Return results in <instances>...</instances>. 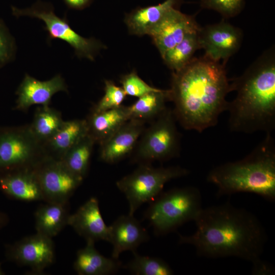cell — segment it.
<instances>
[{"mask_svg": "<svg viewBox=\"0 0 275 275\" xmlns=\"http://www.w3.org/2000/svg\"><path fill=\"white\" fill-rule=\"evenodd\" d=\"M194 222L195 232L189 236L179 235V243L193 245L199 256L238 257L252 262L253 271L266 264L260 258L266 233L252 213L228 202L203 208Z\"/></svg>", "mask_w": 275, "mask_h": 275, "instance_id": "1", "label": "cell"}, {"mask_svg": "<svg viewBox=\"0 0 275 275\" xmlns=\"http://www.w3.org/2000/svg\"><path fill=\"white\" fill-rule=\"evenodd\" d=\"M225 65L204 54L172 72L169 98L176 120L185 129L202 132L215 126L227 111L226 97L232 90Z\"/></svg>", "mask_w": 275, "mask_h": 275, "instance_id": "2", "label": "cell"}, {"mask_svg": "<svg viewBox=\"0 0 275 275\" xmlns=\"http://www.w3.org/2000/svg\"><path fill=\"white\" fill-rule=\"evenodd\" d=\"M235 98L228 102L232 131L271 133L275 129V54L266 50L231 82Z\"/></svg>", "mask_w": 275, "mask_h": 275, "instance_id": "3", "label": "cell"}, {"mask_svg": "<svg viewBox=\"0 0 275 275\" xmlns=\"http://www.w3.org/2000/svg\"><path fill=\"white\" fill-rule=\"evenodd\" d=\"M207 181L217 188V196L251 193L275 200V142L271 133L244 158L213 168Z\"/></svg>", "mask_w": 275, "mask_h": 275, "instance_id": "4", "label": "cell"}, {"mask_svg": "<svg viewBox=\"0 0 275 275\" xmlns=\"http://www.w3.org/2000/svg\"><path fill=\"white\" fill-rule=\"evenodd\" d=\"M150 203L144 217L157 235L167 234L185 223L194 221L203 208L201 193L193 186L162 191Z\"/></svg>", "mask_w": 275, "mask_h": 275, "instance_id": "5", "label": "cell"}, {"mask_svg": "<svg viewBox=\"0 0 275 275\" xmlns=\"http://www.w3.org/2000/svg\"><path fill=\"white\" fill-rule=\"evenodd\" d=\"M189 171L179 166L154 168L141 165L133 172L116 182L129 204V214L134 215L143 204L151 202L162 191L168 181L187 175Z\"/></svg>", "mask_w": 275, "mask_h": 275, "instance_id": "6", "label": "cell"}, {"mask_svg": "<svg viewBox=\"0 0 275 275\" xmlns=\"http://www.w3.org/2000/svg\"><path fill=\"white\" fill-rule=\"evenodd\" d=\"M46 157L29 124L0 127V173L35 168Z\"/></svg>", "mask_w": 275, "mask_h": 275, "instance_id": "7", "label": "cell"}, {"mask_svg": "<svg viewBox=\"0 0 275 275\" xmlns=\"http://www.w3.org/2000/svg\"><path fill=\"white\" fill-rule=\"evenodd\" d=\"M173 110L167 107L142 133L133 160L141 164L178 156L180 136Z\"/></svg>", "mask_w": 275, "mask_h": 275, "instance_id": "8", "label": "cell"}, {"mask_svg": "<svg viewBox=\"0 0 275 275\" xmlns=\"http://www.w3.org/2000/svg\"><path fill=\"white\" fill-rule=\"evenodd\" d=\"M13 14L17 16H29L42 20L50 39H60L68 43L79 58L93 61L99 51L105 46L94 38L82 37L74 31L66 19L58 17L52 6L38 2L31 7L18 9L13 7Z\"/></svg>", "mask_w": 275, "mask_h": 275, "instance_id": "9", "label": "cell"}, {"mask_svg": "<svg viewBox=\"0 0 275 275\" xmlns=\"http://www.w3.org/2000/svg\"><path fill=\"white\" fill-rule=\"evenodd\" d=\"M43 200L66 203L82 183L62 160L46 157L36 168Z\"/></svg>", "mask_w": 275, "mask_h": 275, "instance_id": "10", "label": "cell"}, {"mask_svg": "<svg viewBox=\"0 0 275 275\" xmlns=\"http://www.w3.org/2000/svg\"><path fill=\"white\" fill-rule=\"evenodd\" d=\"M6 254L10 260L39 274L54 261V246L52 238L36 233L9 245Z\"/></svg>", "mask_w": 275, "mask_h": 275, "instance_id": "11", "label": "cell"}, {"mask_svg": "<svg viewBox=\"0 0 275 275\" xmlns=\"http://www.w3.org/2000/svg\"><path fill=\"white\" fill-rule=\"evenodd\" d=\"M241 30L223 19L218 23L201 27L198 32L200 49L213 60L224 61L239 49L242 40Z\"/></svg>", "mask_w": 275, "mask_h": 275, "instance_id": "12", "label": "cell"}, {"mask_svg": "<svg viewBox=\"0 0 275 275\" xmlns=\"http://www.w3.org/2000/svg\"><path fill=\"white\" fill-rule=\"evenodd\" d=\"M195 16L183 14L177 8L170 10L148 35L161 56L187 35L199 31Z\"/></svg>", "mask_w": 275, "mask_h": 275, "instance_id": "13", "label": "cell"}, {"mask_svg": "<svg viewBox=\"0 0 275 275\" xmlns=\"http://www.w3.org/2000/svg\"><path fill=\"white\" fill-rule=\"evenodd\" d=\"M61 91L68 92V88L60 74L41 81L26 74L16 92L17 98L15 108L26 112L35 104L49 105L53 95Z\"/></svg>", "mask_w": 275, "mask_h": 275, "instance_id": "14", "label": "cell"}, {"mask_svg": "<svg viewBox=\"0 0 275 275\" xmlns=\"http://www.w3.org/2000/svg\"><path fill=\"white\" fill-rule=\"evenodd\" d=\"M145 122L130 119L108 139L100 144V158L108 163H116L128 155L145 130Z\"/></svg>", "mask_w": 275, "mask_h": 275, "instance_id": "15", "label": "cell"}, {"mask_svg": "<svg viewBox=\"0 0 275 275\" xmlns=\"http://www.w3.org/2000/svg\"><path fill=\"white\" fill-rule=\"evenodd\" d=\"M68 225L86 241H108L109 226L103 219L96 197L90 198L76 212L70 214Z\"/></svg>", "mask_w": 275, "mask_h": 275, "instance_id": "16", "label": "cell"}, {"mask_svg": "<svg viewBox=\"0 0 275 275\" xmlns=\"http://www.w3.org/2000/svg\"><path fill=\"white\" fill-rule=\"evenodd\" d=\"M149 239L147 230L134 215H122L109 226L108 242L113 245L112 257L119 259L124 251L136 252L137 248Z\"/></svg>", "mask_w": 275, "mask_h": 275, "instance_id": "17", "label": "cell"}, {"mask_svg": "<svg viewBox=\"0 0 275 275\" xmlns=\"http://www.w3.org/2000/svg\"><path fill=\"white\" fill-rule=\"evenodd\" d=\"M0 189L10 198L19 201L43 200L35 168L0 173Z\"/></svg>", "mask_w": 275, "mask_h": 275, "instance_id": "18", "label": "cell"}, {"mask_svg": "<svg viewBox=\"0 0 275 275\" xmlns=\"http://www.w3.org/2000/svg\"><path fill=\"white\" fill-rule=\"evenodd\" d=\"M87 134L86 119L64 121L57 133L43 145L46 156L62 160L67 152Z\"/></svg>", "mask_w": 275, "mask_h": 275, "instance_id": "19", "label": "cell"}, {"mask_svg": "<svg viewBox=\"0 0 275 275\" xmlns=\"http://www.w3.org/2000/svg\"><path fill=\"white\" fill-rule=\"evenodd\" d=\"M130 119L128 106L121 105L108 110L92 112L86 119L88 134L99 144L108 139Z\"/></svg>", "mask_w": 275, "mask_h": 275, "instance_id": "20", "label": "cell"}, {"mask_svg": "<svg viewBox=\"0 0 275 275\" xmlns=\"http://www.w3.org/2000/svg\"><path fill=\"white\" fill-rule=\"evenodd\" d=\"M95 242L86 241V246L79 250L73 267L79 275H109L116 273L122 267L119 259L106 257L95 248Z\"/></svg>", "mask_w": 275, "mask_h": 275, "instance_id": "21", "label": "cell"}, {"mask_svg": "<svg viewBox=\"0 0 275 275\" xmlns=\"http://www.w3.org/2000/svg\"><path fill=\"white\" fill-rule=\"evenodd\" d=\"M181 0H166L154 6L140 8L128 14L125 23L130 34L143 36L149 35L171 9L176 8Z\"/></svg>", "mask_w": 275, "mask_h": 275, "instance_id": "22", "label": "cell"}, {"mask_svg": "<svg viewBox=\"0 0 275 275\" xmlns=\"http://www.w3.org/2000/svg\"><path fill=\"white\" fill-rule=\"evenodd\" d=\"M68 202H46L35 212L36 233L52 238L68 225Z\"/></svg>", "mask_w": 275, "mask_h": 275, "instance_id": "23", "label": "cell"}, {"mask_svg": "<svg viewBox=\"0 0 275 275\" xmlns=\"http://www.w3.org/2000/svg\"><path fill=\"white\" fill-rule=\"evenodd\" d=\"M64 122L60 111L49 105H41L36 108L29 126L35 138L43 146L57 133Z\"/></svg>", "mask_w": 275, "mask_h": 275, "instance_id": "24", "label": "cell"}, {"mask_svg": "<svg viewBox=\"0 0 275 275\" xmlns=\"http://www.w3.org/2000/svg\"><path fill=\"white\" fill-rule=\"evenodd\" d=\"M170 100L169 91L159 89L147 93L139 98L128 106L130 119L144 122L156 119L167 108L166 103Z\"/></svg>", "mask_w": 275, "mask_h": 275, "instance_id": "25", "label": "cell"}, {"mask_svg": "<svg viewBox=\"0 0 275 275\" xmlns=\"http://www.w3.org/2000/svg\"><path fill=\"white\" fill-rule=\"evenodd\" d=\"M95 143L87 134L71 148L62 160L70 171L83 180L88 173Z\"/></svg>", "mask_w": 275, "mask_h": 275, "instance_id": "26", "label": "cell"}, {"mask_svg": "<svg viewBox=\"0 0 275 275\" xmlns=\"http://www.w3.org/2000/svg\"><path fill=\"white\" fill-rule=\"evenodd\" d=\"M199 32V31H198ZM198 32L190 33L161 57L172 71H177L185 66L194 58L197 50L200 49Z\"/></svg>", "mask_w": 275, "mask_h": 275, "instance_id": "27", "label": "cell"}, {"mask_svg": "<svg viewBox=\"0 0 275 275\" xmlns=\"http://www.w3.org/2000/svg\"><path fill=\"white\" fill-rule=\"evenodd\" d=\"M133 258L122 267L136 275H171L174 271L162 259L143 256L136 252L133 253Z\"/></svg>", "mask_w": 275, "mask_h": 275, "instance_id": "28", "label": "cell"}, {"mask_svg": "<svg viewBox=\"0 0 275 275\" xmlns=\"http://www.w3.org/2000/svg\"><path fill=\"white\" fill-rule=\"evenodd\" d=\"M104 83V94L92 112H99L118 107L122 105L126 96L123 88L116 86L113 81L106 80Z\"/></svg>", "mask_w": 275, "mask_h": 275, "instance_id": "29", "label": "cell"}, {"mask_svg": "<svg viewBox=\"0 0 275 275\" xmlns=\"http://www.w3.org/2000/svg\"><path fill=\"white\" fill-rule=\"evenodd\" d=\"M244 0H201L203 9L213 10L220 13L224 18L233 17L240 13Z\"/></svg>", "mask_w": 275, "mask_h": 275, "instance_id": "30", "label": "cell"}, {"mask_svg": "<svg viewBox=\"0 0 275 275\" xmlns=\"http://www.w3.org/2000/svg\"><path fill=\"white\" fill-rule=\"evenodd\" d=\"M120 82L126 95L138 98L159 89L149 85L134 71L123 76Z\"/></svg>", "mask_w": 275, "mask_h": 275, "instance_id": "31", "label": "cell"}, {"mask_svg": "<svg viewBox=\"0 0 275 275\" xmlns=\"http://www.w3.org/2000/svg\"><path fill=\"white\" fill-rule=\"evenodd\" d=\"M15 51L14 39L4 23L0 21V67L13 58Z\"/></svg>", "mask_w": 275, "mask_h": 275, "instance_id": "32", "label": "cell"}, {"mask_svg": "<svg viewBox=\"0 0 275 275\" xmlns=\"http://www.w3.org/2000/svg\"><path fill=\"white\" fill-rule=\"evenodd\" d=\"M64 1L69 7L80 9L87 6L91 0H64Z\"/></svg>", "mask_w": 275, "mask_h": 275, "instance_id": "33", "label": "cell"}, {"mask_svg": "<svg viewBox=\"0 0 275 275\" xmlns=\"http://www.w3.org/2000/svg\"><path fill=\"white\" fill-rule=\"evenodd\" d=\"M8 221L9 219L7 215L0 211V230L6 226Z\"/></svg>", "mask_w": 275, "mask_h": 275, "instance_id": "34", "label": "cell"}, {"mask_svg": "<svg viewBox=\"0 0 275 275\" xmlns=\"http://www.w3.org/2000/svg\"><path fill=\"white\" fill-rule=\"evenodd\" d=\"M3 274H4V272L2 271L1 266V264H0V275Z\"/></svg>", "mask_w": 275, "mask_h": 275, "instance_id": "35", "label": "cell"}]
</instances>
